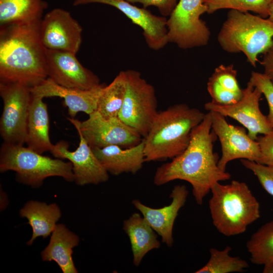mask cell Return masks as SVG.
Here are the masks:
<instances>
[{
    "label": "cell",
    "instance_id": "cell-1",
    "mask_svg": "<svg viewBox=\"0 0 273 273\" xmlns=\"http://www.w3.org/2000/svg\"><path fill=\"white\" fill-rule=\"evenodd\" d=\"M217 139L212 129L211 116L208 111L192 130L187 148L171 161L157 168L154 184L161 186L176 179L185 180L191 185L196 203L202 205L214 184L231 177L228 172L218 166L219 158L213 151Z\"/></svg>",
    "mask_w": 273,
    "mask_h": 273
},
{
    "label": "cell",
    "instance_id": "cell-2",
    "mask_svg": "<svg viewBox=\"0 0 273 273\" xmlns=\"http://www.w3.org/2000/svg\"><path fill=\"white\" fill-rule=\"evenodd\" d=\"M40 21L0 26V82L31 87L48 78Z\"/></svg>",
    "mask_w": 273,
    "mask_h": 273
},
{
    "label": "cell",
    "instance_id": "cell-3",
    "mask_svg": "<svg viewBox=\"0 0 273 273\" xmlns=\"http://www.w3.org/2000/svg\"><path fill=\"white\" fill-rule=\"evenodd\" d=\"M205 114L186 104H177L158 111L145 137V162L173 158L189 145L193 129Z\"/></svg>",
    "mask_w": 273,
    "mask_h": 273
},
{
    "label": "cell",
    "instance_id": "cell-4",
    "mask_svg": "<svg viewBox=\"0 0 273 273\" xmlns=\"http://www.w3.org/2000/svg\"><path fill=\"white\" fill-rule=\"evenodd\" d=\"M209 208L216 230L227 237L245 232L260 218V204L244 182L232 180L229 184H214Z\"/></svg>",
    "mask_w": 273,
    "mask_h": 273
},
{
    "label": "cell",
    "instance_id": "cell-5",
    "mask_svg": "<svg viewBox=\"0 0 273 273\" xmlns=\"http://www.w3.org/2000/svg\"><path fill=\"white\" fill-rule=\"evenodd\" d=\"M225 51L242 52L254 67L257 56L273 47V22L249 12L230 10L217 36Z\"/></svg>",
    "mask_w": 273,
    "mask_h": 273
},
{
    "label": "cell",
    "instance_id": "cell-6",
    "mask_svg": "<svg viewBox=\"0 0 273 273\" xmlns=\"http://www.w3.org/2000/svg\"><path fill=\"white\" fill-rule=\"evenodd\" d=\"M16 172L18 182L33 188L40 187L51 176H59L74 181L71 162L42 155L23 145L3 143L0 150V171Z\"/></svg>",
    "mask_w": 273,
    "mask_h": 273
},
{
    "label": "cell",
    "instance_id": "cell-7",
    "mask_svg": "<svg viewBox=\"0 0 273 273\" xmlns=\"http://www.w3.org/2000/svg\"><path fill=\"white\" fill-rule=\"evenodd\" d=\"M124 72L126 92L118 117L144 138L158 112L155 88L140 72L133 70Z\"/></svg>",
    "mask_w": 273,
    "mask_h": 273
},
{
    "label": "cell",
    "instance_id": "cell-8",
    "mask_svg": "<svg viewBox=\"0 0 273 273\" xmlns=\"http://www.w3.org/2000/svg\"><path fill=\"white\" fill-rule=\"evenodd\" d=\"M0 96L3 101L0 134L4 143L23 145L27 138L30 87L20 82H0Z\"/></svg>",
    "mask_w": 273,
    "mask_h": 273
},
{
    "label": "cell",
    "instance_id": "cell-9",
    "mask_svg": "<svg viewBox=\"0 0 273 273\" xmlns=\"http://www.w3.org/2000/svg\"><path fill=\"white\" fill-rule=\"evenodd\" d=\"M207 11L203 0H179L167 21L168 42L183 49L206 45L210 32L200 18Z\"/></svg>",
    "mask_w": 273,
    "mask_h": 273
},
{
    "label": "cell",
    "instance_id": "cell-10",
    "mask_svg": "<svg viewBox=\"0 0 273 273\" xmlns=\"http://www.w3.org/2000/svg\"><path fill=\"white\" fill-rule=\"evenodd\" d=\"M67 119L81 133L92 149L111 145L127 148L138 145L143 140L135 130L118 117L106 118L97 110L83 121L75 118Z\"/></svg>",
    "mask_w": 273,
    "mask_h": 273
},
{
    "label": "cell",
    "instance_id": "cell-11",
    "mask_svg": "<svg viewBox=\"0 0 273 273\" xmlns=\"http://www.w3.org/2000/svg\"><path fill=\"white\" fill-rule=\"evenodd\" d=\"M211 113L212 129L218 138L221 147V156L218 166L226 171L228 163L235 159H247L258 162L261 157L259 144L252 140L244 127L229 124L225 117L219 112Z\"/></svg>",
    "mask_w": 273,
    "mask_h": 273
},
{
    "label": "cell",
    "instance_id": "cell-12",
    "mask_svg": "<svg viewBox=\"0 0 273 273\" xmlns=\"http://www.w3.org/2000/svg\"><path fill=\"white\" fill-rule=\"evenodd\" d=\"M261 91L249 81L243 89V96L238 102L229 105H220L212 102L204 105L208 111L219 112L225 117L237 120L248 130L249 136L256 140L258 134H266L273 129L269 125L266 116L261 112L259 102Z\"/></svg>",
    "mask_w": 273,
    "mask_h": 273
},
{
    "label": "cell",
    "instance_id": "cell-13",
    "mask_svg": "<svg viewBox=\"0 0 273 273\" xmlns=\"http://www.w3.org/2000/svg\"><path fill=\"white\" fill-rule=\"evenodd\" d=\"M82 29L67 11L56 8L42 17L39 27L41 41L49 50L76 54L82 41Z\"/></svg>",
    "mask_w": 273,
    "mask_h": 273
},
{
    "label": "cell",
    "instance_id": "cell-14",
    "mask_svg": "<svg viewBox=\"0 0 273 273\" xmlns=\"http://www.w3.org/2000/svg\"><path fill=\"white\" fill-rule=\"evenodd\" d=\"M46 61L48 77L60 85L88 90L101 84L99 77L83 66L74 53L46 49Z\"/></svg>",
    "mask_w": 273,
    "mask_h": 273
},
{
    "label": "cell",
    "instance_id": "cell-15",
    "mask_svg": "<svg viewBox=\"0 0 273 273\" xmlns=\"http://www.w3.org/2000/svg\"><path fill=\"white\" fill-rule=\"evenodd\" d=\"M78 147L74 151L69 150V144L61 141L50 151L56 158L67 159L73 166L74 181L78 186L97 185L107 181L109 173L101 164L92 149L80 132Z\"/></svg>",
    "mask_w": 273,
    "mask_h": 273
},
{
    "label": "cell",
    "instance_id": "cell-16",
    "mask_svg": "<svg viewBox=\"0 0 273 273\" xmlns=\"http://www.w3.org/2000/svg\"><path fill=\"white\" fill-rule=\"evenodd\" d=\"M100 3L114 7L126 15L132 22L143 29L148 47L155 51L168 42L167 19L153 15L146 8H140L125 0H75L73 6Z\"/></svg>",
    "mask_w": 273,
    "mask_h": 273
},
{
    "label": "cell",
    "instance_id": "cell-17",
    "mask_svg": "<svg viewBox=\"0 0 273 273\" xmlns=\"http://www.w3.org/2000/svg\"><path fill=\"white\" fill-rule=\"evenodd\" d=\"M105 85V83H101L88 90L71 88L60 85L48 77L40 84L31 87L30 92L32 95L43 98H63L70 117L75 118L78 112L89 115L97 110L99 97Z\"/></svg>",
    "mask_w": 273,
    "mask_h": 273
},
{
    "label": "cell",
    "instance_id": "cell-18",
    "mask_svg": "<svg viewBox=\"0 0 273 273\" xmlns=\"http://www.w3.org/2000/svg\"><path fill=\"white\" fill-rule=\"evenodd\" d=\"M188 191L184 185L174 187L170 194L171 203L160 208H153L133 200V206L142 214L152 229L161 237L162 242L171 247L173 243V228L179 210L184 206Z\"/></svg>",
    "mask_w": 273,
    "mask_h": 273
},
{
    "label": "cell",
    "instance_id": "cell-19",
    "mask_svg": "<svg viewBox=\"0 0 273 273\" xmlns=\"http://www.w3.org/2000/svg\"><path fill=\"white\" fill-rule=\"evenodd\" d=\"M92 150L108 173L115 175L136 173L145 162L144 140L138 145L127 148L111 145Z\"/></svg>",
    "mask_w": 273,
    "mask_h": 273
},
{
    "label": "cell",
    "instance_id": "cell-20",
    "mask_svg": "<svg viewBox=\"0 0 273 273\" xmlns=\"http://www.w3.org/2000/svg\"><path fill=\"white\" fill-rule=\"evenodd\" d=\"M79 243L77 235L64 224H57L48 245L41 252V258L44 261H55L63 273H77L72 255L73 248Z\"/></svg>",
    "mask_w": 273,
    "mask_h": 273
},
{
    "label": "cell",
    "instance_id": "cell-21",
    "mask_svg": "<svg viewBox=\"0 0 273 273\" xmlns=\"http://www.w3.org/2000/svg\"><path fill=\"white\" fill-rule=\"evenodd\" d=\"M43 99L37 96H31L26 141L27 147L42 154L47 151L50 152L54 146L50 139L48 107Z\"/></svg>",
    "mask_w": 273,
    "mask_h": 273
},
{
    "label": "cell",
    "instance_id": "cell-22",
    "mask_svg": "<svg viewBox=\"0 0 273 273\" xmlns=\"http://www.w3.org/2000/svg\"><path fill=\"white\" fill-rule=\"evenodd\" d=\"M22 217L26 218L32 229V235L27 242L31 245L39 237L43 239L51 235L61 216L59 207L56 203L31 200L25 203L20 211Z\"/></svg>",
    "mask_w": 273,
    "mask_h": 273
},
{
    "label": "cell",
    "instance_id": "cell-23",
    "mask_svg": "<svg viewBox=\"0 0 273 273\" xmlns=\"http://www.w3.org/2000/svg\"><path fill=\"white\" fill-rule=\"evenodd\" d=\"M123 229L129 237L133 255V263L139 266L146 254L160 247L154 230L143 216L133 213L124 220Z\"/></svg>",
    "mask_w": 273,
    "mask_h": 273
},
{
    "label": "cell",
    "instance_id": "cell-24",
    "mask_svg": "<svg viewBox=\"0 0 273 273\" xmlns=\"http://www.w3.org/2000/svg\"><path fill=\"white\" fill-rule=\"evenodd\" d=\"M237 70L233 65H220L214 70L207 82V90L211 102L220 105H229L240 101L243 96L237 79Z\"/></svg>",
    "mask_w": 273,
    "mask_h": 273
},
{
    "label": "cell",
    "instance_id": "cell-25",
    "mask_svg": "<svg viewBox=\"0 0 273 273\" xmlns=\"http://www.w3.org/2000/svg\"><path fill=\"white\" fill-rule=\"evenodd\" d=\"M47 7L44 0H0V26L40 21Z\"/></svg>",
    "mask_w": 273,
    "mask_h": 273
},
{
    "label": "cell",
    "instance_id": "cell-26",
    "mask_svg": "<svg viewBox=\"0 0 273 273\" xmlns=\"http://www.w3.org/2000/svg\"><path fill=\"white\" fill-rule=\"evenodd\" d=\"M250 260L263 266V273L273 267V220L262 225L251 236L246 244Z\"/></svg>",
    "mask_w": 273,
    "mask_h": 273
},
{
    "label": "cell",
    "instance_id": "cell-27",
    "mask_svg": "<svg viewBox=\"0 0 273 273\" xmlns=\"http://www.w3.org/2000/svg\"><path fill=\"white\" fill-rule=\"evenodd\" d=\"M126 92V79L124 71L103 88L99 97L97 111L103 117H118Z\"/></svg>",
    "mask_w": 273,
    "mask_h": 273
},
{
    "label": "cell",
    "instance_id": "cell-28",
    "mask_svg": "<svg viewBox=\"0 0 273 273\" xmlns=\"http://www.w3.org/2000/svg\"><path fill=\"white\" fill-rule=\"evenodd\" d=\"M230 246L222 250L211 248L210 258L206 264L195 271L196 273L242 272L249 267L247 262L238 256H232Z\"/></svg>",
    "mask_w": 273,
    "mask_h": 273
},
{
    "label": "cell",
    "instance_id": "cell-29",
    "mask_svg": "<svg viewBox=\"0 0 273 273\" xmlns=\"http://www.w3.org/2000/svg\"><path fill=\"white\" fill-rule=\"evenodd\" d=\"M272 0H203L211 14L223 9L235 10L242 12H253L259 16L267 18Z\"/></svg>",
    "mask_w": 273,
    "mask_h": 273
},
{
    "label": "cell",
    "instance_id": "cell-30",
    "mask_svg": "<svg viewBox=\"0 0 273 273\" xmlns=\"http://www.w3.org/2000/svg\"><path fill=\"white\" fill-rule=\"evenodd\" d=\"M241 162L254 173L264 190L273 197V166L247 159H241Z\"/></svg>",
    "mask_w": 273,
    "mask_h": 273
},
{
    "label": "cell",
    "instance_id": "cell-31",
    "mask_svg": "<svg viewBox=\"0 0 273 273\" xmlns=\"http://www.w3.org/2000/svg\"><path fill=\"white\" fill-rule=\"evenodd\" d=\"M249 81L264 96L269 107L267 119L273 129V83L264 73L254 71L252 72Z\"/></svg>",
    "mask_w": 273,
    "mask_h": 273
},
{
    "label": "cell",
    "instance_id": "cell-32",
    "mask_svg": "<svg viewBox=\"0 0 273 273\" xmlns=\"http://www.w3.org/2000/svg\"><path fill=\"white\" fill-rule=\"evenodd\" d=\"M256 141L260 148L261 157L259 163L273 166V130L258 136Z\"/></svg>",
    "mask_w": 273,
    "mask_h": 273
},
{
    "label": "cell",
    "instance_id": "cell-33",
    "mask_svg": "<svg viewBox=\"0 0 273 273\" xmlns=\"http://www.w3.org/2000/svg\"><path fill=\"white\" fill-rule=\"evenodd\" d=\"M130 3L141 4L144 8L150 6L157 7L163 17L170 16L175 9L177 0H125Z\"/></svg>",
    "mask_w": 273,
    "mask_h": 273
},
{
    "label": "cell",
    "instance_id": "cell-34",
    "mask_svg": "<svg viewBox=\"0 0 273 273\" xmlns=\"http://www.w3.org/2000/svg\"><path fill=\"white\" fill-rule=\"evenodd\" d=\"M260 64L263 66L264 74L273 83V47L263 54Z\"/></svg>",
    "mask_w": 273,
    "mask_h": 273
},
{
    "label": "cell",
    "instance_id": "cell-35",
    "mask_svg": "<svg viewBox=\"0 0 273 273\" xmlns=\"http://www.w3.org/2000/svg\"><path fill=\"white\" fill-rule=\"evenodd\" d=\"M268 18L273 22V0L270 6L269 11V16Z\"/></svg>",
    "mask_w": 273,
    "mask_h": 273
},
{
    "label": "cell",
    "instance_id": "cell-36",
    "mask_svg": "<svg viewBox=\"0 0 273 273\" xmlns=\"http://www.w3.org/2000/svg\"><path fill=\"white\" fill-rule=\"evenodd\" d=\"M268 273H273V267L268 271Z\"/></svg>",
    "mask_w": 273,
    "mask_h": 273
}]
</instances>
